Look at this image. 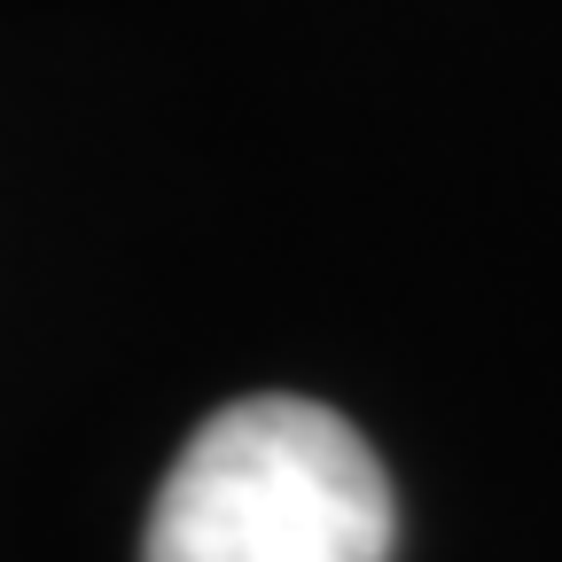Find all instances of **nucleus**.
Listing matches in <instances>:
<instances>
[{"label": "nucleus", "mask_w": 562, "mask_h": 562, "mask_svg": "<svg viewBox=\"0 0 562 562\" xmlns=\"http://www.w3.org/2000/svg\"><path fill=\"white\" fill-rule=\"evenodd\" d=\"M391 476L336 406L235 398L180 446L140 562H391Z\"/></svg>", "instance_id": "f257e3e1"}]
</instances>
